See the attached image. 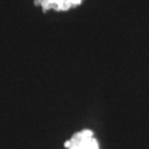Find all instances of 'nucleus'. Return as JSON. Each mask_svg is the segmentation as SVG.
<instances>
[{
	"label": "nucleus",
	"mask_w": 149,
	"mask_h": 149,
	"mask_svg": "<svg viewBox=\"0 0 149 149\" xmlns=\"http://www.w3.org/2000/svg\"><path fill=\"white\" fill-rule=\"evenodd\" d=\"M93 135L91 130L84 129L74 134L71 139L65 142L64 146L68 149H99L98 141Z\"/></svg>",
	"instance_id": "f257e3e1"
}]
</instances>
